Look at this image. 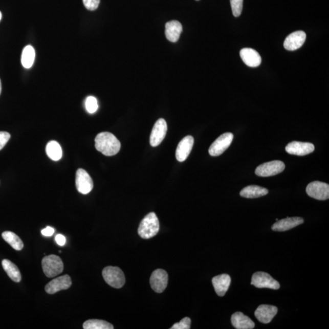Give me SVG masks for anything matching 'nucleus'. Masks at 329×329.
<instances>
[{
	"mask_svg": "<svg viewBox=\"0 0 329 329\" xmlns=\"http://www.w3.org/2000/svg\"><path fill=\"white\" fill-rule=\"evenodd\" d=\"M95 148L102 154L113 156L117 154L121 148V143L114 134L104 132L98 134L95 139Z\"/></svg>",
	"mask_w": 329,
	"mask_h": 329,
	"instance_id": "1",
	"label": "nucleus"
},
{
	"mask_svg": "<svg viewBox=\"0 0 329 329\" xmlns=\"http://www.w3.org/2000/svg\"><path fill=\"white\" fill-rule=\"evenodd\" d=\"M159 229L160 225L158 216L155 213L151 212L140 223L138 233L140 237L149 239L157 235Z\"/></svg>",
	"mask_w": 329,
	"mask_h": 329,
	"instance_id": "2",
	"label": "nucleus"
},
{
	"mask_svg": "<svg viewBox=\"0 0 329 329\" xmlns=\"http://www.w3.org/2000/svg\"><path fill=\"white\" fill-rule=\"evenodd\" d=\"M43 273L46 276L52 278L62 273L63 264L61 258L56 255H50L41 260Z\"/></svg>",
	"mask_w": 329,
	"mask_h": 329,
	"instance_id": "3",
	"label": "nucleus"
},
{
	"mask_svg": "<svg viewBox=\"0 0 329 329\" xmlns=\"http://www.w3.org/2000/svg\"><path fill=\"white\" fill-rule=\"evenodd\" d=\"M103 276L108 285L115 289H120L125 283V276L119 267H107L103 270Z\"/></svg>",
	"mask_w": 329,
	"mask_h": 329,
	"instance_id": "4",
	"label": "nucleus"
},
{
	"mask_svg": "<svg viewBox=\"0 0 329 329\" xmlns=\"http://www.w3.org/2000/svg\"><path fill=\"white\" fill-rule=\"evenodd\" d=\"M285 164L280 161H273L264 163L258 166L255 171L258 177H270L280 173L285 170Z\"/></svg>",
	"mask_w": 329,
	"mask_h": 329,
	"instance_id": "5",
	"label": "nucleus"
},
{
	"mask_svg": "<svg viewBox=\"0 0 329 329\" xmlns=\"http://www.w3.org/2000/svg\"><path fill=\"white\" fill-rule=\"evenodd\" d=\"M251 285L258 289H270L278 290L280 289V284L269 274L265 272H257L253 274L251 279Z\"/></svg>",
	"mask_w": 329,
	"mask_h": 329,
	"instance_id": "6",
	"label": "nucleus"
},
{
	"mask_svg": "<svg viewBox=\"0 0 329 329\" xmlns=\"http://www.w3.org/2000/svg\"><path fill=\"white\" fill-rule=\"evenodd\" d=\"M306 192L309 196L317 200L324 201L329 198V185L322 182L314 181L310 183L306 188Z\"/></svg>",
	"mask_w": 329,
	"mask_h": 329,
	"instance_id": "7",
	"label": "nucleus"
},
{
	"mask_svg": "<svg viewBox=\"0 0 329 329\" xmlns=\"http://www.w3.org/2000/svg\"><path fill=\"white\" fill-rule=\"evenodd\" d=\"M233 139L234 135L231 133L222 134L210 146L209 149L210 155L218 156L222 155L231 145Z\"/></svg>",
	"mask_w": 329,
	"mask_h": 329,
	"instance_id": "8",
	"label": "nucleus"
},
{
	"mask_svg": "<svg viewBox=\"0 0 329 329\" xmlns=\"http://www.w3.org/2000/svg\"><path fill=\"white\" fill-rule=\"evenodd\" d=\"M76 186L79 192L83 194L90 193L94 188V183L90 175L82 168L76 171Z\"/></svg>",
	"mask_w": 329,
	"mask_h": 329,
	"instance_id": "9",
	"label": "nucleus"
},
{
	"mask_svg": "<svg viewBox=\"0 0 329 329\" xmlns=\"http://www.w3.org/2000/svg\"><path fill=\"white\" fill-rule=\"evenodd\" d=\"M168 274L164 270L158 269L154 271L150 277V285L156 293H162L168 285Z\"/></svg>",
	"mask_w": 329,
	"mask_h": 329,
	"instance_id": "10",
	"label": "nucleus"
},
{
	"mask_svg": "<svg viewBox=\"0 0 329 329\" xmlns=\"http://www.w3.org/2000/svg\"><path fill=\"white\" fill-rule=\"evenodd\" d=\"M167 132V124L163 119H160L153 127L151 136H150V144L152 147L158 146L165 139Z\"/></svg>",
	"mask_w": 329,
	"mask_h": 329,
	"instance_id": "11",
	"label": "nucleus"
},
{
	"mask_svg": "<svg viewBox=\"0 0 329 329\" xmlns=\"http://www.w3.org/2000/svg\"><path fill=\"white\" fill-rule=\"evenodd\" d=\"M286 150L290 155L303 156L314 152L315 146L311 143L294 141L287 145Z\"/></svg>",
	"mask_w": 329,
	"mask_h": 329,
	"instance_id": "12",
	"label": "nucleus"
},
{
	"mask_svg": "<svg viewBox=\"0 0 329 329\" xmlns=\"http://www.w3.org/2000/svg\"><path fill=\"white\" fill-rule=\"evenodd\" d=\"M72 284L71 277L66 274L51 281L46 286L45 290L47 293L53 295L59 291L69 289L72 286Z\"/></svg>",
	"mask_w": 329,
	"mask_h": 329,
	"instance_id": "13",
	"label": "nucleus"
},
{
	"mask_svg": "<svg viewBox=\"0 0 329 329\" xmlns=\"http://www.w3.org/2000/svg\"><path fill=\"white\" fill-rule=\"evenodd\" d=\"M278 312L276 306L270 305H261L258 306L255 311L254 315L258 321L264 324L270 323Z\"/></svg>",
	"mask_w": 329,
	"mask_h": 329,
	"instance_id": "14",
	"label": "nucleus"
},
{
	"mask_svg": "<svg viewBox=\"0 0 329 329\" xmlns=\"http://www.w3.org/2000/svg\"><path fill=\"white\" fill-rule=\"evenodd\" d=\"M306 39V34L302 31L294 32L287 36L284 41V48L289 51H295L301 48Z\"/></svg>",
	"mask_w": 329,
	"mask_h": 329,
	"instance_id": "15",
	"label": "nucleus"
},
{
	"mask_svg": "<svg viewBox=\"0 0 329 329\" xmlns=\"http://www.w3.org/2000/svg\"><path fill=\"white\" fill-rule=\"evenodd\" d=\"M193 144L194 139L192 136H187L181 140L176 152V158L179 162H183L187 159L193 148Z\"/></svg>",
	"mask_w": 329,
	"mask_h": 329,
	"instance_id": "16",
	"label": "nucleus"
},
{
	"mask_svg": "<svg viewBox=\"0 0 329 329\" xmlns=\"http://www.w3.org/2000/svg\"><path fill=\"white\" fill-rule=\"evenodd\" d=\"M303 223V218L301 217H292L279 220L272 226L273 231L283 232L289 231L295 227L302 225Z\"/></svg>",
	"mask_w": 329,
	"mask_h": 329,
	"instance_id": "17",
	"label": "nucleus"
},
{
	"mask_svg": "<svg viewBox=\"0 0 329 329\" xmlns=\"http://www.w3.org/2000/svg\"><path fill=\"white\" fill-rule=\"evenodd\" d=\"M231 278L228 274H223L214 277L212 284L217 295L220 297L224 296L231 285Z\"/></svg>",
	"mask_w": 329,
	"mask_h": 329,
	"instance_id": "18",
	"label": "nucleus"
},
{
	"mask_svg": "<svg viewBox=\"0 0 329 329\" xmlns=\"http://www.w3.org/2000/svg\"><path fill=\"white\" fill-rule=\"evenodd\" d=\"M241 58L246 65L250 67H257L261 64V58L256 51L246 48L239 52Z\"/></svg>",
	"mask_w": 329,
	"mask_h": 329,
	"instance_id": "19",
	"label": "nucleus"
},
{
	"mask_svg": "<svg viewBox=\"0 0 329 329\" xmlns=\"http://www.w3.org/2000/svg\"><path fill=\"white\" fill-rule=\"evenodd\" d=\"M183 32V26L180 21L172 20L165 25V36L171 42H177Z\"/></svg>",
	"mask_w": 329,
	"mask_h": 329,
	"instance_id": "20",
	"label": "nucleus"
},
{
	"mask_svg": "<svg viewBox=\"0 0 329 329\" xmlns=\"http://www.w3.org/2000/svg\"><path fill=\"white\" fill-rule=\"evenodd\" d=\"M231 322L233 326L237 329H252L255 327L254 322L242 312H236L233 314Z\"/></svg>",
	"mask_w": 329,
	"mask_h": 329,
	"instance_id": "21",
	"label": "nucleus"
},
{
	"mask_svg": "<svg viewBox=\"0 0 329 329\" xmlns=\"http://www.w3.org/2000/svg\"><path fill=\"white\" fill-rule=\"evenodd\" d=\"M269 192L267 188L257 186V185H249L240 191V196L245 198H257L267 195Z\"/></svg>",
	"mask_w": 329,
	"mask_h": 329,
	"instance_id": "22",
	"label": "nucleus"
},
{
	"mask_svg": "<svg viewBox=\"0 0 329 329\" xmlns=\"http://www.w3.org/2000/svg\"><path fill=\"white\" fill-rule=\"evenodd\" d=\"M2 266L3 269L12 280L15 282H20L21 279L20 271L14 264L10 260L4 259L2 261Z\"/></svg>",
	"mask_w": 329,
	"mask_h": 329,
	"instance_id": "23",
	"label": "nucleus"
},
{
	"mask_svg": "<svg viewBox=\"0 0 329 329\" xmlns=\"http://www.w3.org/2000/svg\"><path fill=\"white\" fill-rule=\"evenodd\" d=\"M46 152L49 158L58 161L62 157V150L58 142L50 141L46 146Z\"/></svg>",
	"mask_w": 329,
	"mask_h": 329,
	"instance_id": "24",
	"label": "nucleus"
},
{
	"mask_svg": "<svg viewBox=\"0 0 329 329\" xmlns=\"http://www.w3.org/2000/svg\"><path fill=\"white\" fill-rule=\"evenodd\" d=\"M35 56H36V54H35V50L33 47L31 46L25 47L21 54L22 65L25 69H30L33 65Z\"/></svg>",
	"mask_w": 329,
	"mask_h": 329,
	"instance_id": "25",
	"label": "nucleus"
},
{
	"mask_svg": "<svg viewBox=\"0 0 329 329\" xmlns=\"http://www.w3.org/2000/svg\"><path fill=\"white\" fill-rule=\"evenodd\" d=\"M2 237L15 250L20 251L24 248V243L14 232L6 231L3 233Z\"/></svg>",
	"mask_w": 329,
	"mask_h": 329,
	"instance_id": "26",
	"label": "nucleus"
},
{
	"mask_svg": "<svg viewBox=\"0 0 329 329\" xmlns=\"http://www.w3.org/2000/svg\"><path fill=\"white\" fill-rule=\"evenodd\" d=\"M84 329H113V324L104 320L100 319H90L86 321L83 324Z\"/></svg>",
	"mask_w": 329,
	"mask_h": 329,
	"instance_id": "27",
	"label": "nucleus"
},
{
	"mask_svg": "<svg viewBox=\"0 0 329 329\" xmlns=\"http://www.w3.org/2000/svg\"><path fill=\"white\" fill-rule=\"evenodd\" d=\"M86 110L90 114H94L97 112L98 108V104L97 98L94 97H89L85 100Z\"/></svg>",
	"mask_w": 329,
	"mask_h": 329,
	"instance_id": "28",
	"label": "nucleus"
},
{
	"mask_svg": "<svg viewBox=\"0 0 329 329\" xmlns=\"http://www.w3.org/2000/svg\"><path fill=\"white\" fill-rule=\"evenodd\" d=\"M230 2L233 15L236 17H239L242 12L244 0H230Z\"/></svg>",
	"mask_w": 329,
	"mask_h": 329,
	"instance_id": "29",
	"label": "nucleus"
},
{
	"mask_svg": "<svg viewBox=\"0 0 329 329\" xmlns=\"http://www.w3.org/2000/svg\"><path fill=\"white\" fill-rule=\"evenodd\" d=\"M191 325V319L188 317H185L182 319L180 322L174 324L170 328L171 329H190Z\"/></svg>",
	"mask_w": 329,
	"mask_h": 329,
	"instance_id": "30",
	"label": "nucleus"
},
{
	"mask_svg": "<svg viewBox=\"0 0 329 329\" xmlns=\"http://www.w3.org/2000/svg\"><path fill=\"white\" fill-rule=\"evenodd\" d=\"M85 8L89 11H95L100 5V0H82Z\"/></svg>",
	"mask_w": 329,
	"mask_h": 329,
	"instance_id": "31",
	"label": "nucleus"
},
{
	"mask_svg": "<svg viewBox=\"0 0 329 329\" xmlns=\"http://www.w3.org/2000/svg\"><path fill=\"white\" fill-rule=\"evenodd\" d=\"M10 138V134L7 132L0 131V150L4 148Z\"/></svg>",
	"mask_w": 329,
	"mask_h": 329,
	"instance_id": "32",
	"label": "nucleus"
},
{
	"mask_svg": "<svg viewBox=\"0 0 329 329\" xmlns=\"http://www.w3.org/2000/svg\"><path fill=\"white\" fill-rule=\"evenodd\" d=\"M41 233L46 237H51L54 234V229L52 227L48 226L46 228L41 230Z\"/></svg>",
	"mask_w": 329,
	"mask_h": 329,
	"instance_id": "33",
	"label": "nucleus"
},
{
	"mask_svg": "<svg viewBox=\"0 0 329 329\" xmlns=\"http://www.w3.org/2000/svg\"><path fill=\"white\" fill-rule=\"evenodd\" d=\"M55 239L57 245L59 246H63L66 244V238L62 234H57Z\"/></svg>",
	"mask_w": 329,
	"mask_h": 329,
	"instance_id": "34",
	"label": "nucleus"
},
{
	"mask_svg": "<svg viewBox=\"0 0 329 329\" xmlns=\"http://www.w3.org/2000/svg\"><path fill=\"white\" fill-rule=\"evenodd\" d=\"M2 90V82H1V80H0V95H1Z\"/></svg>",
	"mask_w": 329,
	"mask_h": 329,
	"instance_id": "35",
	"label": "nucleus"
},
{
	"mask_svg": "<svg viewBox=\"0 0 329 329\" xmlns=\"http://www.w3.org/2000/svg\"><path fill=\"white\" fill-rule=\"evenodd\" d=\"M2 12H0V20H2Z\"/></svg>",
	"mask_w": 329,
	"mask_h": 329,
	"instance_id": "36",
	"label": "nucleus"
},
{
	"mask_svg": "<svg viewBox=\"0 0 329 329\" xmlns=\"http://www.w3.org/2000/svg\"><path fill=\"white\" fill-rule=\"evenodd\" d=\"M276 222L279 221V220H278V218H276Z\"/></svg>",
	"mask_w": 329,
	"mask_h": 329,
	"instance_id": "37",
	"label": "nucleus"
},
{
	"mask_svg": "<svg viewBox=\"0 0 329 329\" xmlns=\"http://www.w3.org/2000/svg\"><path fill=\"white\" fill-rule=\"evenodd\" d=\"M197 1H199V0H197Z\"/></svg>",
	"mask_w": 329,
	"mask_h": 329,
	"instance_id": "38",
	"label": "nucleus"
}]
</instances>
